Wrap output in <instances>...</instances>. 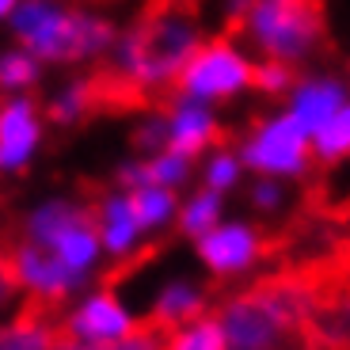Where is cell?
Here are the masks:
<instances>
[{
	"label": "cell",
	"mask_w": 350,
	"mask_h": 350,
	"mask_svg": "<svg viewBox=\"0 0 350 350\" xmlns=\"http://www.w3.org/2000/svg\"><path fill=\"white\" fill-rule=\"evenodd\" d=\"M141 327V316L130 301L111 286H92L65 305L62 335L84 347H118Z\"/></svg>",
	"instance_id": "obj_8"
},
{
	"label": "cell",
	"mask_w": 350,
	"mask_h": 350,
	"mask_svg": "<svg viewBox=\"0 0 350 350\" xmlns=\"http://www.w3.org/2000/svg\"><path fill=\"white\" fill-rule=\"evenodd\" d=\"M164 350H228V342H225V332H221L217 316L206 312L198 320H191V324L167 332Z\"/></svg>",
	"instance_id": "obj_23"
},
{
	"label": "cell",
	"mask_w": 350,
	"mask_h": 350,
	"mask_svg": "<svg viewBox=\"0 0 350 350\" xmlns=\"http://www.w3.org/2000/svg\"><path fill=\"white\" fill-rule=\"evenodd\" d=\"M46 145V111L35 96L0 99V175H23Z\"/></svg>",
	"instance_id": "obj_10"
},
{
	"label": "cell",
	"mask_w": 350,
	"mask_h": 350,
	"mask_svg": "<svg viewBox=\"0 0 350 350\" xmlns=\"http://www.w3.org/2000/svg\"><path fill=\"white\" fill-rule=\"evenodd\" d=\"M42 69L46 65L23 46H4L0 50V96H31L42 84Z\"/></svg>",
	"instance_id": "obj_18"
},
{
	"label": "cell",
	"mask_w": 350,
	"mask_h": 350,
	"mask_svg": "<svg viewBox=\"0 0 350 350\" xmlns=\"http://www.w3.org/2000/svg\"><path fill=\"white\" fill-rule=\"evenodd\" d=\"M0 99H4V96H0Z\"/></svg>",
	"instance_id": "obj_32"
},
{
	"label": "cell",
	"mask_w": 350,
	"mask_h": 350,
	"mask_svg": "<svg viewBox=\"0 0 350 350\" xmlns=\"http://www.w3.org/2000/svg\"><path fill=\"white\" fill-rule=\"evenodd\" d=\"M133 202V213H137V225L145 228V237H157V232H167L175 228V217H179V198L183 194L164 191V187H137V191H126Z\"/></svg>",
	"instance_id": "obj_17"
},
{
	"label": "cell",
	"mask_w": 350,
	"mask_h": 350,
	"mask_svg": "<svg viewBox=\"0 0 350 350\" xmlns=\"http://www.w3.org/2000/svg\"><path fill=\"white\" fill-rule=\"evenodd\" d=\"M57 347V335L46 320L35 316H23V320H12V324L0 327V350H53Z\"/></svg>",
	"instance_id": "obj_24"
},
{
	"label": "cell",
	"mask_w": 350,
	"mask_h": 350,
	"mask_svg": "<svg viewBox=\"0 0 350 350\" xmlns=\"http://www.w3.org/2000/svg\"><path fill=\"white\" fill-rule=\"evenodd\" d=\"M240 31L259 62H282L293 69L324 42V12L316 0H252Z\"/></svg>",
	"instance_id": "obj_5"
},
{
	"label": "cell",
	"mask_w": 350,
	"mask_h": 350,
	"mask_svg": "<svg viewBox=\"0 0 350 350\" xmlns=\"http://www.w3.org/2000/svg\"><path fill=\"white\" fill-rule=\"evenodd\" d=\"M92 103H96V84L84 77H72L53 88V96L46 99V118L57 126H77L88 118Z\"/></svg>",
	"instance_id": "obj_19"
},
{
	"label": "cell",
	"mask_w": 350,
	"mask_h": 350,
	"mask_svg": "<svg viewBox=\"0 0 350 350\" xmlns=\"http://www.w3.org/2000/svg\"><path fill=\"white\" fill-rule=\"evenodd\" d=\"M164 126H167V149L183 152L191 160H202L210 149H217L221 137V114L206 103L175 96L172 107L164 111Z\"/></svg>",
	"instance_id": "obj_14"
},
{
	"label": "cell",
	"mask_w": 350,
	"mask_h": 350,
	"mask_svg": "<svg viewBox=\"0 0 350 350\" xmlns=\"http://www.w3.org/2000/svg\"><path fill=\"white\" fill-rule=\"evenodd\" d=\"M255 62L259 57L237 38H202L175 80V92L217 111L221 103H237L255 92Z\"/></svg>",
	"instance_id": "obj_6"
},
{
	"label": "cell",
	"mask_w": 350,
	"mask_h": 350,
	"mask_svg": "<svg viewBox=\"0 0 350 350\" xmlns=\"http://www.w3.org/2000/svg\"><path fill=\"white\" fill-rule=\"evenodd\" d=\"M225 217H228L225 198L213 194V191H206V187H194V191H187L183 198H179V217H175V228H179V232L194 244V240H202L210 228H217Z\"/></svg>",
	"instance_id": "obj_16"
},
{
	"label": "cell",
	"mask_w": 350,
	"mask_h": 350,
	"mask_svg": "<svg viewBox=\"0 0 350 350\" xmlns=\"http://www.w3.org/2000/svg\"><path fill=\"white\" fill-rule=\"evenodd\" d=\"M92 217H96V232L99 244H103V255L114 262H126L145 247V228L137 225V213H133V202L126 191L111 187L107 194H99L96 206H92Z\"/></svg>",
	"instance_id": "obj_13"
},
{
	"label": "cell",
	"mask_w": 350,
	"mask_h": 350,
	"mask_svg": "<svg viewBox=\"0 0 350 350\" xmlns=\"http://www.w3.org/2000/svg\"><path fill=\"white\" fill-rule=\"evenodd\" d=\"M312 160H320V164H347L350 160V103L312 133Z\"/></svg>",
	"instance_id": "obj_22"
},
{
	"label": "cell",
	"mask_w": 350,
	"mask_h": 350,
	"mask_svg": "<svg viewBox=\"0 0 350 350\" xmlns=\"http://www.w3.org/2000/svg\"><path fill=\"white\" fill-rule=\"evenodd\" d=\"M262 255H267V240H262L259 225L247 217H225L202 240H194L198 267L217 282L247 278L262 262Z\"/></svg>",
	"instance_id": "obj_9"
},
{
	"label": "cell",
	"mask_w": 350,
	"mask_h": 350,
	"mask_svg": "<svg viewBox=\"0 0 350 350\" xmlns=\"http://www.w3.org/2000/svg\"><path fill=\"white\" fill-rule=\"evenodd\" d=\"M53 350H164V332L141 324L137 332H133L130 339H122L118 347H84V342H72V339H57Z\"/></svg>",
	"instance_id": "obj_28"
},
{
	"label": "cell",
	"mask_w": 350,
	"mask_h": 350,
	"mask_svg": "<svg viewBox=\"0 0 350 350\" xmlns=\"http://www.w3.org/2000/svg\"><path fill=\"white\" fill-rule=\"evenodd\" d=\"M23 240L42 247V252H50L84 286L103 271V262H107L92 206H84L80 198H69V194H46V198H38L23 217Z\"/></svg>",
	"instance_id": "obj_3"
},
{
	"label": "cell",
	"mask_w": 350,
	"mask_h": 350,
	"mask_svg": "<svg viewBox=\"0 0 350 350\" xmlns=\"http://www.w3.org/2000/svg\"><path fill=\"white\" fill-rule=\"evenodd\" d=\"M12 42L42 65H88L114 50L118 31L107 16L65 0H23L8 19Z\"/></svg>",
	"instance_id": "obj_1"
},
{
	"label": "cell",
	"mask_w": 350,
	"mask_h": 350,
	"mask_svg": "<svg viewBox=\"0 0 350 350\" xmlns=\"http://www.w3.org/2000/svg\"><path fill=\"white\" fill-rule=\"evenodd\" d=\"M8 267H12V274H16L19 289H23L31 301H38V305H69L77 293H84V282H80L77 274L65 271L50 252L27 244V240L19 247H12Z\"/></svg>",
	"instance_id": "obj_11"
},
{
	"label": "cell",
	"mask_w": 350,
	"mask_h": 350,
	"mask_svg": "<svg viewBox=\"0 0 350 350\" xmlns=\"http://www.w3.org/2000/svg\"><path fill=\"white\" fill-rule=\"evenodd\" d=\"M237 152L252 179H278V183H297L316 164L312 137L286 111H271L255 118V126L240 137Z\"/></svg>",
	"instance_id": "obj_7"
},
{
	"label": "cell",
	"mask_w": 350,
	"mask_h": 350,
	"mask_svg": "<svg viewBox=\"0 0 350 350\" xmlns=\"http://www.w3.org/2000/svg\"><path fill=\"white\" fill-rule=\"evenodd\" d=\"M347 103H350V84L342 77H335V72H305V77H297V84H293V92L286 96V107H282V111L312 137V133L320 130L327 118H335Z\"/></svg>",
	"instance_id": "obj_12"
},
{
	"label": "cell",
	"mask_w": 350,
	"mask_h": 350,
	"mask_svg": "<svg viewBox=\"0 0 350 350\" xmlns=\"http://www.w3.org/2000/svg\"><path fill=\"white\" fill-rule=\"evenodd\" d=\"M133 149H137V157H152V152L167 149L164 111L160 114H141L137 122H133Z\"/></svg>",
	"instance_id": "obj_27"
},
{
	"label": "cell",
	"mask_w": 350,
	"mask_h": 350,
	"mask_svg": "<svg viewBox=\"0 0 350 350\" xmlns=\"http://www.w3.org/2000/svg\"><path fill=\"white\" fill-rule=\"evenodd\" d=\"M206 312H210V293H206V286H202L198 278H191V274H167L149 297L152 324L167 327V332L191 324V320H198V316H206Z\"/></svg>",
	"instance_id": "obj_15"
},
{
	"label": "cell",
	"mask_w": 350,
	"mask_h": 350,
	"mask_svg": "<svg viewBox=\"0 0 350 350\" xmlns=\"http://www.w3.org/2000/svg\"><path fill=\"white\" fill-rule=\"evenodd\" d=\"M308 312V293L301 286H262L228 297L217 308V324L228 350H282L289 332Z\"/></svg>",
	"instance_id": "obj_4"
},
{
	"label": "cell",
	"mask_w": 350,
	"mask_h": 350,
	"mask_svg": "<svg viewBox=\"0 0 350 350\" xmlns=\"http://www.w3.org/2000/svg\"><path fill=\"white\" fill-rule=\"evenodd\" d=\"M145 172H149V187H164V191L183 194V187H191V179L198 175V160L172 152V149H160L152 157H145Z\"/></svg>",
	"instance_id": "obj_21"
},
{
	"label": "cell",
	"mask_w": 350,
	"mask_h": 350,
	"mask_svg": "<svg viewBox=\"0 0 350 350\" xmlns=\"http://www.w3.org/2000/svg\"><path fill=\"white\" fill-rule=\"evenodd\" d=\"M19 297H23V289H19L16 274H12L8 259L0 262V312H16Z\"/></svg>",
	"instance_id": "obj_29"
},
{
	"label": "cell",
	"mask_w": 350,
	"mask_h": 350,
	"mask_svg": "<svg viewBox=\"0 0 350 350\" xmlns=\"http://www.w3.org/2000/svg\"><path fill=\"white\" fill-rule=\"evenodd\" d=\"M244 160H240L237 149H225V145H217V149H210L206 157L198 160V187H206V191L221 194V198H228V194L237 191L240 183H244Z\"/></svg>",
	"instance_id": "obj_20"
},
{
	"label": "cell",
	"mask_w": 350,
	"mask_h": 350,
	"mask_svg": "<svg viewBox=\"0 0 350 350\" xmlns=\"http://www.w3.org/2000/svg\"><path fill=\"white\" fill-rule=\"evenodd\" d=\"M297 84V72L282 62H255V92L271 99H286Z\"/></svg>",
	"instance_id": "obj_25"
},
{
	"label": "cell",
	"mask_w": 350,
	"mask_h": 350,
	"mask_svg": "<svg viewBox=\"0 0 350 350\" xmlns=\"http://www.w3.org/2000/svg\"><path fill=\"white\" fill-rule=\"evenodd\" d=\"M247 206L259 217L282 213V206H286V183H278V179H252L247 183Z\"/></svg>",
	"instance_id": "obj_26"
},
{
	"label": "cell",
	"mask_w": 350,
	"mask_h": 350,
	"mask_svg": "<svg viewBox=\"0 0 350 350\" xmlns=\"http://www.w3.org/2000/svg\"><path fill=\"white\" fill-rule=\"evenodd\" d=\"M19 4H23V0H0V23H8V19H12V12H16Z\"/></svg>",
	"instance_id": "obj_31"
},
{
	"label": "cell",
	"mask_w": 350,
	"mask_h": 350,
	"mask_svg": "<svg viewBox=\"0 0 350 350\" xmlns=\"http://www.w3.org/2000/svg\"><path fill=\"white\" fill-rule=\"evenodd\" d=\"M198 46H202L198 16H191L187 8H160L118 35L111 62L126 84L157 92V88H167L179 80L183 65L191 62V53Z\"/></svg>",
	"instance_id": "obj_2"
},
{
	"label": "cell",
	"mask_w": 350,
	"mask_h": 350,
	"mask_svg": "<svg viewBox=\"0 0 350 350\" xmlns=\"http://www.w3.org/2000/svg\"><path fill=\"white\" fill-rule=\"evenodd\" d=\"M247 8H252V0H225V12H228L232 19H244Z\"/></svg>",
	"instance_id": "obj_30"
}]
</instances>
